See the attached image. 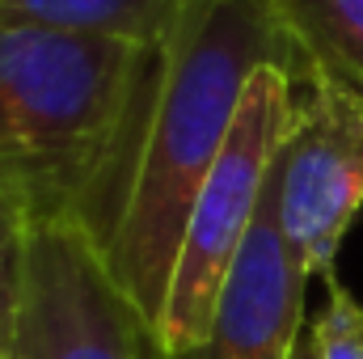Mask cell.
<instances>
[{
  "label": "cell",
  "mask_w": 363,
  "mask_h": 359,
  "mask_svg": "<svg viewBox=\"0 0 363 359\" xmlns=\"http://www.w3.org/2000/svg\"><path fill=\"white\" fill-rule=\"evenodd\" d=\"M291 359H317V334H313V321H304V330H300V338H296Z\"/></svg>",
  "instance_id": "11"
},
{
  "label": "cell",
  "mask_w": 363,
  "mask_h": 359,
  "mask_svg": "<svg viewBox=\"0 0 363 359\" xmlns=\"http://www.w3.org/2000/svg\"><path fill=\"white\" fill-rule=\"evenodd\" d=\"M13 359H169L81 216H38Z\"/></svg>",
  "instance_id": "4"
},
{
  "label": "cell",
  "mask_w": 363,
  "mask_h": 359,
  "mask_svg": "<svg viewBox=\"0 0 363 359\" xmlns=\"http://www.w3.org/2000/svg\"><path fill=\"white\" fill-rule=\"evenodd\" d=\"M271 60L283 64L271 0H190L157 51L140 131L93 233L152 321H161L194 199L237 123L250 77Z\"/></svg>",
  "instance_id": "1"
},
{
  "label": "cell",
  "mask_w": 363,
  "mask_h": 359,
  "mask_svg": "<svg viewBox=\"0 0 363 359\" xmlns=\"http://www.w3.org/2000/svg\"><path fill=\"white\" fill-rule=\"evenodd\" d=\"M190 0H0V26L106 34L161 51Z\"/></svg>",
  "instance_id": "8"
},
{
  "label": "cell",
  "mask_w": 363,
  "mask_h": 359,
  "mask_svg": "<svg viewBox=\"0 0 363 359\" xmlns=\"http://www.w3.org/2000/svg\"><path fill=\"white\" fill-rule=\"evenodd\" d=\"M271 21L296 89L363 110V0H271Z\"/></svg>",
  "instance_id": "7"
},
{
  "label": "cell",
  "mask_w": 363,
  "mask_h": 359,
  "mask_svg": "<svg viewBox=\"0 0 363 359\" xmlns=\"http://www.w3.org/2000/svg\"><path fill=\"white\" fill-rule=\"evenodd\" d=\"M274 220L304 270L334 275V254L363 207V110L296 89L291 127L271 170Z\"/></svg>",
  "instance_id": "5"
},
{
  "label": "cell",
  "mask_w": 363,
  "mask_h": 359,
  "mask_svg": "<svg viewBox=\"0 0 363 359\" xmlns=\"http://www.w3.org/2000/svg\"><path fill=\"white\" fill-rule=\"evenodd\" d=\"M325 309L313 321L317 334V359H363V304L330 275Z\"/></svg>",
  "instance_id": "10"
},
{
  "label": "cell",
  "mask_w": 363,
  "mask_h": 359,
  "mask_svg": "<svg viewBox=\"0 0 363 359\" xmlns=\"http://www.w3.org/2000/svg\"><path fill=\"white\" fill-rule=\"evenodd\" d=\"M152 72L157 51L127 38L0 26V186L97 233Z\"/></svg>",
  "instance_id": "2"
},
{
  "label": "cell",
  "mask_w": 363,
  "mask_h": 359,
  "mask_svg": "<svg viewBox=\"0 0 363 359\" xmlns=\"http://www.w3.org/2000/svg\"><path fill=\"white\" fill-rule=\"evenodd\" d=\"M291 110H296L291 72L279 60L262 64L250 77L237 123L194 199V211H190V224L182 237L169 296H165V309L157 321L169 355L194 351L211 334L224 283H228V275L241 258V245L262 211L274 157L291 127Z\"/></svg>",
  "instance_id": "3"
},
{
  "label": "cell",
  "mask_w": 363,
  "mask_h": 359,
  "mask_svg": "<svg viewBox=\"0 0 363 359\" xmlns=\"http://www.w3.org/2000/svg\"><path fill=\"white\" fill-rule=\"evenodd\" d=\"M34 220H38L34 203L9 186H0V359H13V343H17Z\"/></svg>",
  "instance_id": "9"
},
{
  "label": "cell",
  "mask_w": 363,
  "mask_h": 359,
  "mask_svg": "<svg viewBox=\"0 0 363 359\" xmlns=\"http://www.w3.org/2000/svg\"><path fill=\"white\" fill-rule=\"evenodd\" d=\"M308 270L287 245L267 182L262 211L241 245V258L224 283L211 334L169 359H291L304 330V287Z\"/></svg>",
  "instance_id": "6"
}]
</instances>
